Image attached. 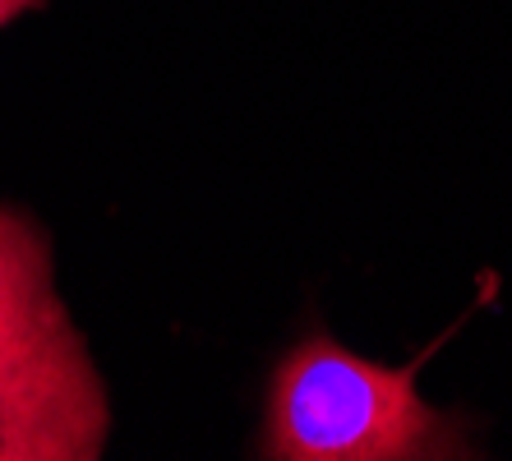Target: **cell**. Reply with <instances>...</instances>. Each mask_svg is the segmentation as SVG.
<instances>
[{
    "label": "cell",
    "instance_id": "cell-1",
    "mask_svg": "<svg viewBox=\"0 0 512 461\" xmlns=\"http://www.w3.org/2000/svg\"><path fill=\"white\" fill-rule=\"evenodd\" d=\"M0 434L5 461H97L111 438V392L60 300L47 226L14 203H0Z\"/></svg>",
    "mask_w": 512,
    "mask_h": 461
},
{
    "label": "cell",
    "instance_id": "cell-2",
    "mask_svg": "<svg viewBox=\"0 0 512 461\" xmlns=\"http://www.w3.org/2000/svg\"><path fill=\"white\" fill-rule=\"evenodd\" d=\"M420 360L383 365L333 332L286 346L263 388L254 457L263 461H457L471 425L420 397Z\"/></svg>",
    "mask_w": 512,
    "mask_h": 461
},
{
    "label": "cell",
    "instance_id": "cell-3",
    "mask_svg": "<svg viewBox=\"0 0 512 461\" xmlns=\"http://www.w3.org/2000/svg\"><path fill=\"white\" fill-rule=\"evenodd\" d=\"M37 5H47V0H0V28L19 24V19H24V14H33Z\"/></svg>",
    "mask_w": 512,
    "mask_h": 461
},
{
    "label": "cell",
    "instance_id": "cell-4",
    "mask_svg": "<svg viewBox=\"0 0 512 461\" xmlns=\"http://www.w3.org/2000/svg\"><path fill=\"white\" fill-rule=\"evenodd\" d=\"M0 461H5V434H0Z\"/></svg>",
    "mask_w": 512,
    "mask_h": 461
}]
</instances>
